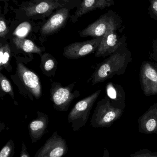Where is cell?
Here are the masks:
<instances>
[{
    "instance_id": "1",
    "label": "cell",
    "mask_w": 157,
    "mask_h": 157,
    "mask_svg": "<svg viewBox=\"0 0 157 157\" xmlns=\"http://www.w3.org/2000/svg\"><path fill=\"white\" fill-rule=\"evenodd\" d=\"M82 0H29L23 2L14 10L15 18L19 21L44 20L55 11L64 7L74 9L80 6Z\"/></svg>"
},
{
    "instance_id": "2",
    "label": "cell",
    "mask_w": 157,
    "mask_h": 157,
    "mask_svg": "<svg viewBox=\"0 0 157 157\" xmlns=\"http://www.w3.org/2000/svg\"><path fill=\"white\" fill-rule=\"evenodd\" d=\"M132 61L131 53L128 49L126 42L104 61L98 64L92 74V85L104 82L114 75L124 74L129 63Z\"/></svg>"
},
{
    "instance_id": "3",
    "label": "cell",
    "mask_w": 157,
    "mask_h": 157,
    "mask_svg": "<svg viewBox=\"0 0 157 157\" xmlns=\"http://www.w3.org/2000/svg\"><path fill=\"white\" fill-rule=\"evenodd\" d=\"M122 23L121 17L116 13L112 18L105 35L102 36L95 57H103L110 56L115 52L121 45L127 42V37L118 35L117 31L120 29Z\"/></svg>"
},
{
    "instance_id": "4",
    "label": "cell",
    "mask_w": 157,
    "mask_h": 157,
    "mask_svg": "<svg viewBox=\"0 0 157 157\" xmlns=\"http://www.w3.org/2000/svg\"><path fill=\"white\" fill-rule=\"evenodd\" d=\"M124 110L114 107L107 96L98 102L91 120L94 128H107L120 119Z\"/></svg>"
},
{
    "instance_id": "5",
    "label": "cell",
    "mask_w": 157,
    "mask_h": 157,
    "mask_svg": "<svg viewBox=\"0 0 157 157\" xmlns=\"http://www.w3.org/2000/svg\"><path fill=\"white\" fill-rule=\"evenodd\" d=\"M99 90L93 94L78 101L74 106L68 115V121L72 123L74 132L79 131L84 127L89 118L91 109L101 92Z\"/></svg>"
},
{
    "instance_id": "6",
    "label": "cell",
    "mask_w": 157,
    "mask_h": 157,
    "mask_svg": "<svg viewBox=\"0 0 157 157\" xmlns=\"http://www.w3.org/2000/svg\"><path fill=\"white\" fill-rule=\"evenodd\" d=\"M75 84L67 87L62 86L60 83H54L50 89V98L55 109L60 111H66L71 102L75 98L80 96L77 90L73 92Z\"/></svg>"
},
{
    "instance_id": "7",
    "label": "cell",
    "mask_w": 157,
    "mask_h": 157,
    "mask_svg": "<svg viewBox=\"0 0 157 157\" xmlns=\"http://www.w3.org/2000/svg\"><path fill=\"white\" fill-rule=\"evenodd\" d=\"M139 76L144 94L146 96L157 95V63H142Z\"/></svg>"
},
{
    "instance_id": "8",
    "label": "cell",
    "mask_w": 157,
    "mask_h": 157,
    "mask_svg": "<svg viewBox=\"0 0 157 157\" xmlns=\"http://www.w3.org/2000/svg\"><path fill=\"white\" fill-rule=\"evenodd\" d=\"M68 151L67 142L55 132L38 150L34 157H62Z\"/></svg>"
},
{
    "instance_id": "9",
    "label": "cell",
    "mask_w": 157,
    "mask_h": 157,
    "mask_svg": "<svg viewBox=\"0 0 157 157\" xmlns=\"http://www.w3.org/2000/svg\"><path fill=\"white\" fill-rule=\"evenodd\" d=\"M102 36L82 42L72 43L64 48L63 55L71 59H77L96 51Z\"/></svg>"
},
{
    "instance_id": "10",
    "label": "cell",
    "mask_w": 157,
    "mask_h": 157,
    "mask_svg": "<svg viewBox=\"0 0 157 157\" xmlns=\"http://www.w3.org/2000/svg\"><path fill=\"white\" fill-rule=\"evenodd\" d=\"M71 8L64 7L55 11L41 28L40 34L43 36L53 35L62 28L71 17Z\"/></svg>"
},
{
    "instance_id": "11",
    "label": "cell",
    "mask_w": 157,
    "mask_h": 157,
    "mask_svg": "<svg viewBox=\"0 0 157 157\" xmlns=\"http://www.w3.org/2000/svg\"><path fill=\"white\" fill-rule=\"evenodd\" d=\"M18 76L28 90L36 98L38 99L41 96L40 81L37 75L21 63L17 64Z\"/></svg>"
},
{
    "instance_id": "12",
    "label": "cell",
    "mask_w": 157,
    "mask_h": 157,
    "mask_svg": "<svg viewBox=\"0 0 157 157\" xmlns=\"http://www.w3.org/2000/svg\"><path fill=\"white\" fill-rule=\"evenodd\" d=\"M115 13L112 10H109L108 13L100 16L94 23L79 31L80 36L82 37L91 36L94 38L103 36L106 33L112 18Z\"/></svg>"
},
{
    "instance_id": "13",
    "label": "cell",
    "mask_w": 157,
    "mask_h": 157,
    "mask_svg": "<svg viewBox=\"0 0 157 157\" xmlns=\"http://www.w3.org/2000/svg\"><path fill=\"white\" fill-rule=\"evenodd\" d=\"M115 0H83L77 8L70 19L73 23L77 22L80 17L87 13L97 9H105L115 5Z\"/></svg>"
},
{
    "instance_id": "14",
    "label": "cell",
    "mask_w": 157,
    "mask_h": 157,
    "mask_svg": "<svg viewBox=\"0 0 157 157\" xmlns=\"http://www.w3.org/2000/svg\"><path fill=\"white\" fill-rule=\"evenodd\" d=\"M139 130L146 134L157 133V103L152 105L138 120Z\"/></svg>"
},
{
    "instance_id": "15",
    "label": "cell",
    "mask_w": 157,
    "mask_h": 157,
    "mask_svg": "<svg viewBox=\"0 0 157 157\" xmlns=\"http://www.w3.org/2000/svg\"><path fill=\"white\" fill-rule=\"evenodd\" d=\"M49 124V118L45 114L38 115L36 120H33L28 126L29 132L32 143H36L42 137Z\"/></svg>"
},
{
    "instance_id": "16",
    "label": "cell",
    "mask_w": 157,
    "mask_h": 157,
    "mask_svg": "<svg viewBox=\"0 0 157 157\" xmlns=\"http://www.w3.org/2000/svg\"><path fill=\"white\" fill-rule=\"evenodd\" d=\"M107 96L114 107L124 110L125 108V94L121 85L110 82L106 86Z\"/></svg>"
},
{
    "instance_id": "17",
    "label": "cell",
    "mask_w": 157,
    "mask_h": 157,
    "mask_svg": "<svg viewBox=\"0 0 157 157\" xmlns=\"http://www.w3.org/2000/svg\"><path fill=\"white\" fill-rule=\"evenodd\" d=\"M13 41L18 48L27 53H41V49L30 40L15 36L13 38Z\"/></svg>"
},
{
    "instance_id": "18",
    "label": "cell",
    "mask_w": 157,
    "mask_h": 157,
    "mask_svg": "<svg viewBox=\"0 0 157 157\" xmlns=\"http://www.w3.org/2000/svg\"><path fill=\"white\" fill-rule=\"evenodd\" d=\"M11 57V51L8 44H1L0 48V67L6 68L8 66Z\"/></svg>"
},
{
    "instance_id": "19",
    "label": "cell",
    "mask_w": 157,
    "mask_h": 157,
    "mask_svg": "<svg viewBox=\"0 0 157 157\" xmlns=\"http://www.w3.org/2000/svg\"><path fill=\"white\" fill-rule=\"evenodd\" d=\"M15 152V144L11 139L3 147L0 151V157H13Z\"/></svg>"
},
{
    "instance_id": "20",
    "label": "cell",
    "mask_w": 157,
    "mask_h": 157,
    "mask_svg": "<svg viewBox=\"0 0 157 157\" xmlns=\"http://www.w3.org/2000/svg\"><path fill=\"white\" fill-rule=\"evenodd\" d=\"M0 81L2 90L6 93L9 94L14 99V96L12 85L7 78L2 73L0 74Z\"/></svg>"
},
{
    "instance_id": "21",
    "label": "cell",
    "mask_w": 157,
    "mask_h": 157,
    "mask_svg": "<svg viewBox=\"0 0 157 157\" xmlns=\"http://www.w3.org/2000/svg\"><path fill=\"white\" fill-rule=\"evenodd\" d=\"M9 32V29L6 22L5 15L2 13L0 14V37H5Z\"/></svg>"
},
{
    "instance_id": "22",
    "label": "cell",
    "mask_w": 157,
    "mask_h": 157,
    "mask_svg": "<svg viewBox=\"0 0 157 157\" xmlns=\"http://www.w3.org/2000/svg\"><path fill=\"white\" fill-rule=\"evenodd\" d=\"M149 2L148 13L151 18L157 21V0H149Z\"/></svg>"
},
{
    "instance_id": "23",
    "label": "cell",
    "mask_w": 157,
    "mask_h": 157,
    "mask_svg": "<svg viewBox=\"0 0 157 157\" xmlns=\"http://www.w3.org/2000/svg\"><path fill=\"white\" fill-rule=\"evenodd\" d=\"M55 61L51 55H50L49 57H47L45 60L43 61V68L46 71H52L55 67Z\"/></svg>"
},
{
    "instance_id": "24",
    "label": "cell",
    "mask_w": 157,
    "mask_h": 157,
    "mask_svg": "<svg viewBox=\"0 0 157 157\" xmlns=\"http://www.w3.org/2000/svg\"><path fill=\"white\" fill-rule=\"evenodd\" d=\"M152 43V52L150 53L149 58L157 62V39L154 40Z\"/></svg>"
},
{
    "instance_id": "25",
    "label": "cell",
    "mask_w": 157,
    "mask_h": 157,
    "mask_svg": "<svg viewBox=\"0 0 157 157\" xmlns=\"http://www.w3.org/2000/svg\"><path fill=\"white\" fill-rule=\"evenodd\" d=\"M19 157H30V155L28 152L26 145L23 141L22 142V147Z\"/></svg>"
},
{
    "instance_id": "26",
    "label": "cell",
    "mask_w": 157,
    "mask_h": 157,
    "mask_svg": "<svg viewBox=\"0 0 157 157\" xmlns=\"http://www.w3.org/2000/svg\"><path fill=\"white\" fill-rule=\"evenodd\" d=\"M131 157H157V155L150 154V153L137 152L135 154L131 155Z\"/></svg>"
},
{
    "instance_id": "27",
    "label": "cell",
    "mask_w": 157,
    "mask_h": 157,
    "mask_svg": "<svg viewBox=\"0 0 157 157\" xmlns=\"http://www.w3.org/2000/svg\"><path fill=\"white\" fill-rule=\"evenodd\" d=\"M103 157H109V153L108 150L105 149L104 151Z\"/></svg>"
},
{
    "instance_id": "28",
    "label": "cell",
    "mask_w": 157,
    "mask_h": 157,
    "mask_svg": "<svg viewBox=\"0 0 157 157\" xmlns=\"http://www.w3.org/2000/svg\"><path fill=\"white\" fill-rule=\"evenodd\" d=\"M0 1H1V2H4L5 3H6L7 2H9V0H0Z\"/></svg>"
}]
</instances>
